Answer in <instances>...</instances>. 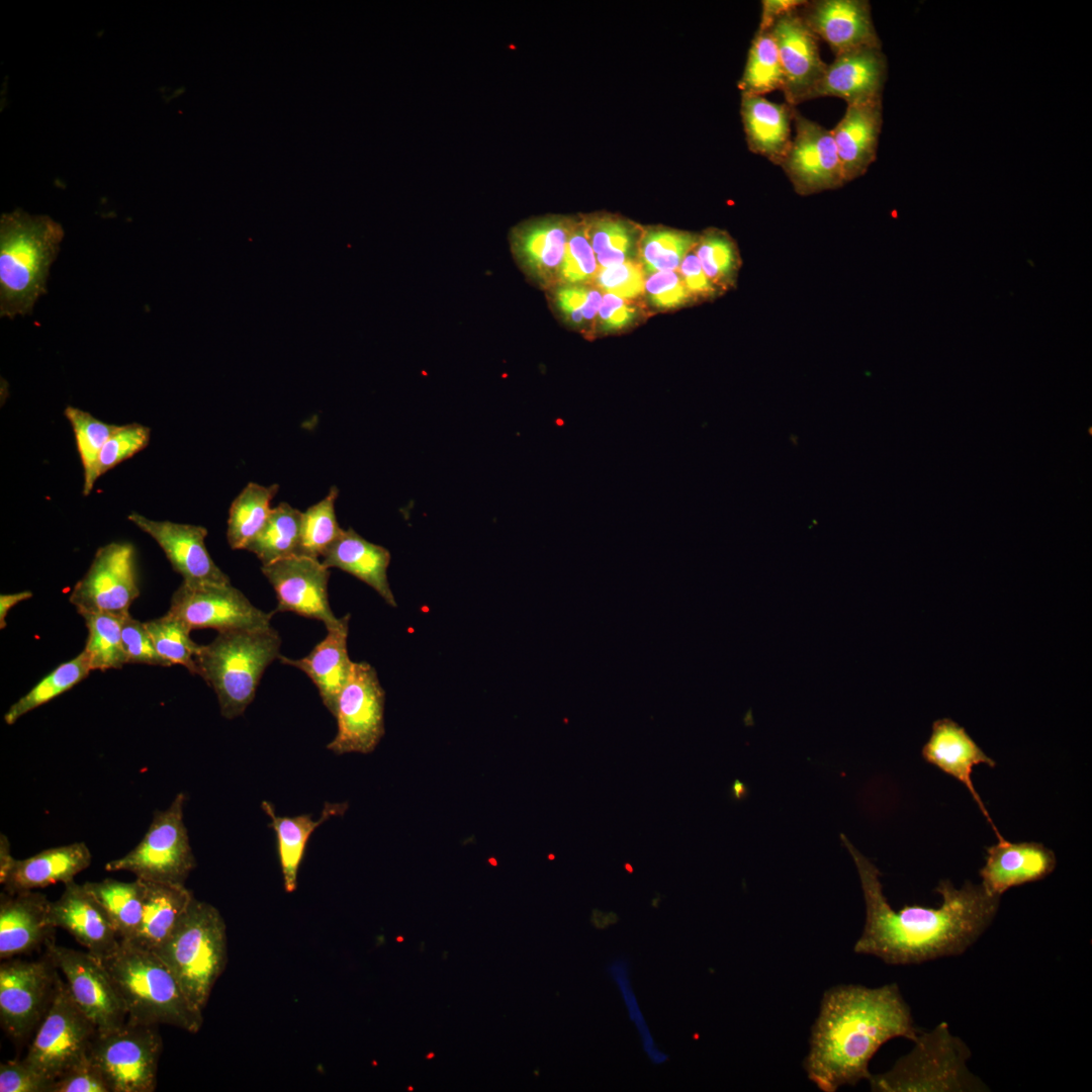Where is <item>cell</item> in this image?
I'll return each mask as SVG.
<instances>
[{
	"label": "cell",
	"instance_id": "6da1fadb",
	"mask_svg": "<svg viewBox=\"0 0 1092 1092\" xmlns=\"http://www.w3.org/2000/svg\"><path fill=\"white\" fill-rule=\"evenodd\" d=\"M859 876L866 903V923L853 951L871 954L888 965L905 966L956 957L969 949L994 920L1000 897L970 881L956 888L939 881L934 892L938 908L905 905L894 910L884 895L880 871L841 834Z\"/></svg>",
	"mask_w": 1092,
	"mask_h": 1092
},
{
	"label": "cell",
	"instance_id": "7a4b0ae2",
	"mask_svg": "<svg viewBox=\"0 0 1092 1092\" xmlns=\"http://www.w3.org/2000/svg\"><path fill=\"white\" fill-rule=\"evenodd\" d=\"M919 1032L896 983L836 985L823 994L803 1067L818 1089L835 1092L869 1080L870 1062L884 1043L896 1037L914 1041Z\"/></svg>",
	"mask_w": 1092,
	"mask_h": 1092
},
{
	"label": "cell",
	"instance_id": "3957f363",
	"mask_svg": "<svg viewBox=\"0 0 1092 1092\" xmlns=\"http://www.w3.org/2000/svg\"><path fill=\"white\" fill-rule=\"evenodd\" d=\"M127 1013V1020L200 1030L202 1011L186 996L169 967L154 952L120 940L102 959Z\"/></svg>",
	"mask_w": 1092,
	"mask_h": 1092
},
{
	"label": "cell",
	"instance_id": "277c9868",
	"mask_svg": "<svg viewBox=\"0 0 1092 1092\" xmlns=\"http://www.w3.org/2000/svg\"><path fill=\"white\" fill-rule=\"evenodd\" d=\"M64 231L48 215L21 209L4 213L0 220V314L14 318L27 314L46 293V282Z\"/></svg>",
	"mask_w": 1092,
	"mask_h": 1092
},
{
	"label": "cell",
	"instance_id": "5b68a950",
	"mask_svg": "<svg viewBox=\"0 0 1092 1092\" xmlns=\"http://www.w3.org/2000/svg\"><path fill=\"white\" fill-rule=\"evenodd\" d=\"M272 626L218 632L195 657L196 674L216 694L222 717L241 716L255 698L266 667L280 654Z\"/></svg>",
	"mask_w": 1092,
	"mask_h": 1092
},
{
	"label": "cell",
	"instance_id": "8992f818",
	"mask_svg": "<svg viewBox=\"0 0 1092 1092\" xmlns=\"http://www.w3.org/2000/svg\"><path fill=\"white\" fill-rule=\"evenodd\" d=\"M201 1011L228 963L225 922L211 904L192 899L169 937L154 951Z\"/></svg>",
	"mask_w": 1092,
	"mask_h": 1092
},
{
	"label": "cell",
	"instance_id": "52a82bcc",
	"mask_svg": "<svg viewBox=\"0 0 1092 1092\" xmlns=\"http://www.w3.org/2000/svg\"><path fill=\"white\" fill-rule=\"evenodd\" d=\"M913 1050L893 1068L869 1079L878 1092H966L987 1091V1086L968 1068L971 1052L953 1035L945 1022L930 1031H920Z\"/></svg>",
	"mask_w": 1092,
	"mask_h": 1092
},
{
	"label": "cell",
	"instance_id": "ba28073f",
	"mask_svg": "<svg viewBox=\"0 0 1092 1092\" xmlns=\"http://www.w3.org/2000/svg\"><path fill=\"white\" fill-rule=\"evenodd\" d=\"M185 794L156 811L139 844L122 857L105 864L108 872L126 871L149 882L184 885L195 868V857L184 824Z\"/></svg>",
	"mask_w": 1092,
	"mask_h": 1092
},
{
	"label": "cell",
	"instance_id": "9c48e42d",
	"mask_svg": "<svg viewBox=\"0 0 1092 1092\" xmlns=\"http://www.w3.org/2000/svg\"><path fill=\"white\" fill-rule=\"evenodd\" d=\"M162 1046L158 1024L126 1020L118 1029L97 1033L89 1059L104 1075L110 1092H153Z\"/></svg>",
	"mask_w": 1092,
	"mask_h": 1092
},
{
	"label": "cell",
	"instance_id": "30bf717a",
	"mask_svg": "<svg viewBox=\"0 0 1092 1092\" xmlns=\"http://www.w3.org/2000/svg\"><path fill=\"white\" fill-rule=\"evenodd\" d=\"M58 966L46 951L36 961L4 960L0 966V1023L22 1042L37 1029L62 984Z\"/></svg>",
	"mask_w": 1092,
	"mask_h": 1092
},
{
	"label": "cell",
	"instance_id": "8fae6325",
	"mask_svg": "<svg viewBox=\"0 0 1092 1092\" xmlns=\"http://www.w3.org/2000/svg\"><path fill=\"white\" fill-rule=\"evenodd\" d=\"M98 1030L74 1001L62 981L50 1010L39 1024L23 1061L55 1081L89 1060Z\"/></svg>",
	"mask_w": 1092,
	"mask_h": 1092
},
{
	"label": "cell",
	"instance_id": "7c38bea8",
	"mask_svg": "<svg viewBox=\"0 0 1092 1092\" xmlns=\"http://www.w3.org/2000/svg\"><path fill=\"white\" fill-rule=\"evenodd\" d=\"M384 705L385 692L375 668L367 662H353L338 698L334 715L338 729L328 749L336 754L372 752L384 735Z\"/></svg>",
	"mask_w": 1092,
	"mask_h": 1092
},
{
	"label": "cell",
	"instance_id": "4fadbf2b",
	"mask_svg": "<svg viewBox=\"0 0 1092 1092\" xmlns=\"http://www.w3.org/2000/svg\"><path fill=\"white\" fill-rule=\"evenodd\" d=\"M140 596L134 548L112 542L100 547L85 575L75 584L70 603L80 615L109 613L125 616Z\"/></svg>",
	"mask_w": 1092,
	"mask_h": 1092
},
{
	"label": "cell",
	"instance_id": "5bb4252c",
	"mask_svg": "<svg viewBox=\"0 0 1092 1092\" xmlns=\"http://www.w3.org/2000/svg\"><path fill=\"white\" fill-rule=\"evenodd\" d=\"M44 947L65 976L74 1001L99 1033L118 1029L126 1022L124 1006L99 960L88 951L58 945L53 937Z\"/></svg>",
	"mask_w": 1092,
	"mask_h": 1092
},
{
	"label": "cell",
	"instance_id": "9a60e30c",
	"mask_svg": "<svg viewBox=\"0 0 1092 1092\" xmlns=\"http://www.w3.org/2000/svg\"><path fill=\"white\" fill-rule=\"evenodd\" d=\"M168 613L191 630L212 628L218 632L269 627L273 616L252 605L232 583L182 582L172 596Z\"/></svg>",
	"mask_w": 1092,
	"mask_h": 1092
},
{
	"label": "cell",
	"instance_id": "2e32d148",
	"mask_svg": "<svg viewBox=\"0 0 1092 1092\" xmlns=\"http://www.w3.org/2000/svg\"><path fill=\"white\" fill-rule=\"evenodd\" d=\"M793 122L796 133L781 167L795 190L806 195L845 183L831 130L796 108Z\"/></svg>",
	"mask_w": 1092,
	"mask_h": 1092
},
{
	"label": "cell",
	"instance_id": "e0dca14e",
	"mask_svg": "<svg viewBox=\"0 0 1092 1092\" xmlns=\"http://www.w3.org/2000/svg\"><path fill=\"white\" fill-rule=\"evenodd\" d=\"M262 572L275 589L276 611L320 620L327 629L340 622L329 603V568L318 559L293 555L262 565Z\"/></svg>",
	"mask_w": 1092,
	"mask_h": 1092
},
{
	"label": "cell",
	"instance_id": "ac0fdd59",
	"mask_svg": "<svg viewBox=\"0 0 1092 1092\" xmlns=\"http://www.w3.org/2000/svg\"><path fill=\"white\" fill-rule=\"evenodd\" d=\"M127 519L158 543L173 569L182 576L184 583H231L229 576L219 569L208 553L204 543L207 530L204 527L150 520L135 512L130 513Z\"/></svg>",
	"mask_w": 1092,
	"mask_h": 1092
},
{
	"label": "cell",
	"instance_id": "d6986e66",
	"mask_svg": "<svg viewBox=\"0 0 1092 1092\" xmlns=\"http://www.w3.org/2000/svg\"><path fill=\"white\" fill-rule=\"evenodd\" d=\"M576 218L545 215L515 225L510 234L514 257L523 271L543 286H555L568 238Z\"/></svg>",
	"mask_w": 1092,
	"mask_h": 1092
},
{
	"label": "cell",
	"instance_id": "ffe728a7",
	"mask_svg": "<svg viewBox=\"0 0 1092 1092\" xmlns=\"http://www.w3.org/2000/svg\"><path fill=\"white\" fill-rule=\"evenodd\" d=\"M770 31L785 75L783 93L786 102L796 107L807 101L827 64L820 56L818 37L805 24L798 9L780 17Z\"/></svg>",
	"mask_w": 1092,
	"mask_h": 1092
},
{
	"label": "cell",
	"instance_id": "44dd1931",
	"mask_svg": "<svg viewBox=\"0 0 1092 1092\" xmlns=\"http://www.w3.org/2000/svg\"><path fill=\"white\" fill-rule=\"evenodd\" d=\"M798 13L834 56L859 48H882L867 0L806 1Z\"/></svg>",
	"mask_w": 1092,
	"mask_h": 1092
},
{
	"label": "cell",
	"instance_id": "7402d4cb",
	"mask_svg": "<svg viewBox=\"0 0 1092 1092\" xmlns=\"http://www.w3.org/2000/svg\"><path fill=\"white\" fill-rule=\"evenodd\" d=\"M888 62L882 48L866 47L835 56L807 97H838L846 104L883 98Z\"/></svg>",
	"mask_w": 1092,
	"mask_h": 1092
},
{
	"label": "cell",
	"instance_id": "603a6c76",
	"mask_svg": "<svg viewBox=\"0 0 1092 1092\" xmlns=\"http://www.w3.org/2000/svg\"><path fill=\"white\" fill-rule=\"evenodd\" d=\"M48 922L72 934L89 953L101 961L119 945L120 937L97 900L74 880L65 884L59 899L51 901Z\"/></svg>",
	"mask_w": 1092,
	"mask_h": 1092
},
{
	"label": "cell",
	"instance_id": "cb8c5ba5",
	"mask_svg": "<svg viewBox=\"0 0 1092 1092\" xmlns=\"http://www.w3.org/2000/svg\"><path fill=\"white\" fill-rule=\"evenodd\" d=\"M921 754L925 761L951 776L968 789L998 841L1005 839L994 824L972 780L976 765L987 764L994 767L996 761L981 749L967 730L950 718L935 720Z\"/></svg>",
	"mask_w": 1092,
	"mask_h": 1092
},
{
	"label": "cell",
	"instance_id": "d4e9b609",
	"mask_svg": "<svg viewBox=\"0 0 1092 1092\" xmlns=\"http://www.w3.org/2000/svg\"><path fill=\"white\" fill-rule=\"evenodd\" d=\"M1056 866L1055 852L1042 843L1003 839L986 847L985 864L979 874L985 891L1001 897L1013 887L1046 878Z\"/></svg>",
	"mask_w": 1092,
	"mask_h": 1092
},
{
	"label": "cell",
	"instance_id": "484cf974",
	"mask_svg": "<svg viewBox=\"0 0 1092 1092\" xmlns=\"http://www.w3.org/2000/svg\"><path fill=\"white\" fill-rule=\"evenodd\" d=\"M50 903L46 895L33 890L1 894V960L29 953L52 937L54 928L48 922Z\"/></svg>",
	"mask_w": 1092,
	"mask_h": 1092
},
{
	"label": "cell",
	"instance_id": "4316f807",
	"mask_svg": "<svg viewBox=\"0 0 1092 1092\" xmlns=\"http://www.w3.org/2000/svg\"><path fill=\"white\" fill-rule=\"evenodd\" d=\"M882 125L883 98H879L847 104L842 118L830 129L845 182L863 175L876 161Z\"/></svg>",
	"mask_w": 1092,
	"mask_h": 1092
},
{
	"label": "cell",
	"instance_id": "83f0119b",
	"mask_svg": "<svg viewBox=\"0 0 1092 1092\" xmlns=\"http://www.w3.org/2000/svg\"><path fill=\"white\" fill-rule=\"evenodd\" d=\"M349 621L350 615L347 614L340 618L338 625L327 629L325 639L316 644L307 656L291 659L280 655L278 658L283 664L294 666L307 674L317 688L324 705L333 715L339 695L352 672L353 661L349 658L347 649Z\"/></svg>",
	"mask_w": 1092,
	"mask_h": 1092
},
{
	"label": "cell",
	"instance_id": "f1b7e54d",
	"mask_svg": "<svg viewBox=\"0 0 1092 1092\" xmlns=\"http://www.w3.org/2000/svg\"><path fill=\"white\" fill-rule=\"evenodd\" d=\"M91 860V852L84 842L52 847L24 859L15 858L0 883L4 886V892L10 894L57 883L65 885L86 870Z\"/></svg>",
	"mask_w": 1092,
	"mask_h": 1092
},
{
	"label": "cell",
	"instance_id": "f546056e",
	"mask_svg": "<svg viewBox=\"0 0 1092 1092\" xmlns=\"http://www.w3.org/2000/svg\"><path fill=\"white\" fill-rule=\"evenodd\" d=\"M795 108L787 102L741 94L740 114L749 151L781 166L792 143Z\"/></svg>",
	"mask_w": 1092,
	"mask_h": 1092
},
{
	"label": "cell",
	"instance_id": "4dcf8cb0",
	"mask_svg": "<svg viewBox=\"0 0 1092 1092\" xmlns=\"http://www.w3.org/2000/svg\"><path fill=\"white\" fill-rule=\"evenodd\" d=\"M322 557L326 567H337L354 575L371 586L389 606H397L387 578L391 556L386 548L367 541L349 528Z\"/></svg>",
	"mask_w": 1092,
	"mask_h": 1092
},
{
	"label": "cell",
	"instance_id": "1f68e13d",
	"mask_svg": "<svg viewBox=\"0 0 1092 1092\" xmlns=\"http://www.w3.org/2000/svg\"><path fill=\"white\" fill-rule=\"evenodd\" d=\"M144 884L142 923L135 936L126 942L155 951L169 937L194 896L184 885L149 881Z\"/></svg>",
	"mask_w": 1092,
	"mask_h": 1092
},
{
	"label": "cell",
	"instance_id": "d6a6232c",
	"mask_svg": "<svg viewBox=\"0 0 1092 1092\" xmlns=\"http://www.w3.org/2000/svg\"><path fill=\"white\" fill-rule=\"evenodd\" d=\"M347 808V803H326L320 818L314 820L309 814L294 817L278 816L270 802H262V809L270 818V826L276 833L278 856L286 892L292 893L297 888L299 866L311 833L328 819L343 815Z\"/></svg>",
	"mask_w": 1092,
	"mask_h": 1092
},
{
	"label": "cell",
	"instance_id": "836d02e7",
	"mask_svg": "<svg viewBox=\"0 0 1092 1092\" xmlns=\"http://www.w3.org/2000/svg\"><path fill=\"white\" fill-rule=\"evenodd\" d=\"M83 885L104 909L120 940L130 941L138 933L143 919L144 881L135 879L133 882H121L105 879Z\"/></svg>",
	"mask_w": 1092,
	"mask_h": 1092
},
{
	"label": "cell",
	"instance_id": "e575fe53",
	"mask_svg": "<svg viewBox=\"0 0 1092 1092\" xmlns=\"http://www.w3.org/2000/svg\"><path fill=\"white\" fill-rule=\"evenodd\" d=\"M302 513L286 503L273 508L260 532L245 550L253 552L262 565L297 555Z\"/></svg>",
	"mask_w": 1092,
	"mask_h": 1092
},
{
	"label": "cell",
	"instance_id": "d590c367",
	"mask_svg": "<svg viewBox=\"0 0 1092 1092\" xmlns=\"http://www.w3.org/2000/svg\"><path fill=\"white\" fill-rule=\"evenodd\" d=\"M278 484L269 486L249 482L230 508L226 538L232 549H245L260 532L271 512L270 503Z\"/></svg>",
	"mask_w": 1092,
	"mask_h": 1092
},
{
	"label": "cell",
	"instance_id": "8d00e7d4",
	"mask_svg": "<svg viewBox=\"0 0 1092 1092\" xmlns=\"http://www.w3.org/2000/svg\"><path fill=\"white\" fill-rule=\"evenodd\" d=\"M785 87V75L770 29L756 31L738 88L741 94L763 96Z\"/></svg>",
	"mask_w": 1092,
	"mask_h": 1092
},
{
	"label": "cell",
	"instance_id": "74e56055",
	"mask_svg": "<svg viewBox=\"0 0 1092 1092\" xmlns=\"http://www.w3.org/2000/svg\"><path fill=\"white\" fill-rule=\"evenodd\" d=\"M90 671L92 670L84 651L73 659L60 664L41 678L27 694L10 706L4 715L5 723L8 725L14 724L26 713L71 690L85 679Z\"/></svg>",
	"mask_w": 1092,
	"mask_h": 1092
},
{
	"label": "cell",
	"instance_id": "f35d334b",
	"mask_svg": "<svg viewBox=\"0 0 1092 1092\" xmlns=\"http://www.w3.org/2000/svg\"><path fill=\"white\" fill-rule=\"evenodd\" d=\"M88 630L84 648L91 670L118 669L126 664L122 647L121 625L124 616L109 613L81 615Z\"/></svg>",
	"mask_w": 1092,
	"mask_h": 1092
},
{
	"label": "cell",
	"instance_id": "ab89813d",
	"mask_svg": "<svg viewBox=\"0 0 1092 1092\" xmlns=\"http://www.w3.org/2000/svg\"><path fill=\"white\" fill-rule=\"evenodd\" d=\"M586 234L601 268L628 261L635 246L637 230L633 223L613 215L584 218Z\"/></svg>",
	"mask_w": 1092,
	"mask_h": 1092
},
{
	"label": "cell",
	"instance_id": "60d3db41",
	"mask_svg": "<svg viewBox=\"0 0 1092 1092\" xmlns=\"http://www.w3.org/2000/svg\"><path fill=\"white\" fill-rule=\"evenodd\" d=\"M64 414L74 431L84 470L83 493L88 495L98 479L96 465L100 451L118 426L102 422L88 412L74 406H67Z\"/></svg>",
	"mask_w": 1092,
	"mask_h": 1092
},
{
	"label": "cell",
	"instance_id": "b9f144b4",
	"mask_svg": "<svg viewBox=\"0 0 1092 1092\" xmlns=\"http://www.w3.org/2000/svg\"><path fill=\"white\" fill-rule=\"evenodd\" d=\"M145 625L156 651L168 666L179 664L196 674L195 657L201 645L191 639L192 630L183 621L167 612Z\"/></svg>",
	"mask_w": 1092,
	"mask_h": 1092
},
{
	"label": "cell",
	"instance_id": "7bdbcfd3",
	"mask_svg": "<svg viewBox=\"0 0 1092 1092\" xmlns=\"http://www.w3.org/2000/svg\"><path fill=\"white\" fill-rule=\"evenodd\" d=\"M338 495L339 489L333 485L325 498L302 513L297 555L318 559L343 534L335 514Z\"/></svg>",
	"mask_w": 1092,
	"mask_h": 1092
},
{
	"label": "cell",
	"instance_id": "ee69618b",
	"mask_svg": "<svg viewBox=\"0 0 1092 1092\" xmlns=\"http://www.w3.org/2000/svg\"><path fill=\"white\" fill-rule=\"evenodd\" d=\"M695 242V236L686 232L666 229L647 231L640 245L645 272L653 274L675 270Z\"/></svg>",
	"mask_w": 1092,
	"mask_h": 1092
},
{
	"label": "cell",
	"instance_id": "f6af8a7d",
	"mask_svg": "<svg viewBox=\"0 0 1092 1092\" xmlns=\"http://www.w3.org/2000/svg\"><path fill=\"white\" fill-rule=\"evenodd\" d=\"M597 260L584 219H576L568 238L556 285H579L595 276ZM554 286V287H555Z\"/></svg>",
	"mask_w": 1092,
	"mask_h": 1092
},
{
	"label": "cell",
	"instance_id": "bcb514c9",
	"mask_svg": "<svg viewBox=\"0 0 1092 1092\" xmlns=\"http://www.w3.org/2000/svg\"><path fill=\"white\" fill-rule=\"evenodd\" d=\"M607 970L610 977L616 983L619 989L629 1018L638 1031L642 1048L646 1053L648 1059L655 1065L665 1063L668 1057L657 1046L656 1042L654 1041V1038L650 1032L648 1024L644 1019L637 998L635 996L632 982L630 980V969L628 962L624 959H616L609 964Z\"/></svg>",
	"mask_w": 1092,
	"mask_h": 1092
},
{
	"label": "cell",
	"instance_id": "7dc6e473",
	"mask_svg": "<svg viewBox=\"0 0 1092 1092\" xmlns=\"http://www.w3.org/2000/svg\"><path fill=\"white\" fill-rule=\"evenodd\" d=\"M150 438L151 430L144 425L131 423L118 426L100 451L96 465L97 478L144 450Z\"/></svg>",
	"mask_w": 1092,
	"mask_h": 1092
},
{
	"label": "cell",
	"instance_id": "c3c4849f",
	"mask_svg": "<svg viewBox=\"0 0 1092 1092\" xmlns=\"http://www.w3.org/2000/svg\"><path fill=\"white\" fill-rule=\"evenodd\" d=\"M554 288V304L567 323L579 327L594 321L603 300L600 291L580 285H558Z\"/></svg>",
	"mask_w": 1092,
	"mask_h": 1092
},
{
	"label": "cell",
	"instance_id": "681fc988",
	"mask_svg": "<svg viewBox=\"0 0 1092 1092\" xmlns=\"http://www.w3.org/2000/svg\"><path fill=\"white\" fill-rule=\"evenodd\" d=\"M697 257L703 271L713 281L728 278L735 267L732 243L718 232H711L700 241Z\"/></svg>",
	"mask_w": 1092,
	"mask_h": 1092
},
{
	"label": "cell",
	"instance_id": "f907efd6",
	"mask_svg": "<svg viewBox=\"0 0 1092 1092\" xmlns=\"http://www.w3.org/2000/svg\"><path fill=\"white\" fill-rule=\"evenodd\" d=\"M121 640L126 663L168 666L156 651L145 622L133 619L129 614L122 619Z\"/></svg>",
	"mask_w": 1092,
	"mask_h": 1092
},
{
	"label": "cell",
	"instance_id": "816d5d0a",
	"mask_svg": "<svg viewBox=\"0 0 1092 1092\" xmlns=\"http://www.w3.org/2000/svg\"><path fill=\"white\" fill-rule=\"evenodd\" d=\"M596 282L607 293L622 298H631L642 293L644 278L639 267L627 261L622 264L601 268L596 275Z\"/></svg>",
	"mask_w": 1092,
	"mask_h": 1092
},
{
	"label": "cell",
	"instance_id": "f5cc1de1",
	"mask_svg": "<svg viewBox=\"0 0 1092 1092\" xmlns=\"http://www.w3.org/2000/svg\"><path fill=\"white\" fill-rule=\"evenodd\" d=\"M54 1081L43 1077L22 1061L0 1065L1 1092H51Z\"/></svg>",
	"mask_w": 1092,
	"mask_h": 1092
},
{
	"label": "cell",
	"instance_id": "db71d44e",
	"mask_svg": "<svg viewBox=\"0 0 1092 1092\" xmlns=\"http://www.w3.org/2000/svg\"><path fill=\"white\" fill-rule=\"evenodd\" d=\"M51 1092H110L100 1069L90 1059L57 1078Z\"/></svg>",
	"mask_w": 1092,
	"mask_h": 1092
},
{
	"label": "cell",
	"instance_id": "11a10c76",
	"mask_svg": "<svg viewBox=\"0 0 1092 1092\" xmlns=\"http://www.w3.org/2000/svg\"><path fill=\"white\" fill-rule=\"evenodd\" d=\"M644 288L651 303L659 308L678 306L689 297L686 285L673 271L653 273L646 280Z\"/></svg>",
	"mask_w": 1092,
	"mask_h": 1092
},
{
	"label": "cell",
	"instance_id": "9f6ffc18",
	"mask_svg": "<svg viewBox=\"0 0 1092 1092\" xmlns=\"http://www.w3.org/2000/svg\"><path fill=\"white\" fill-rule=\"evenodd\" d=\"M636 311L626 301L615 294L606 293L599 309V316L604 330H620L628 326Z\"/></svg>",
	"mask_w": 1092,
	"mask_h": 1092
},
{
	"label": "cell",
	"instance_id": "6f0895ef",
	"mask_svg": "<svg viewBox=\"0 0 1092 1092\" xmlns=\"http://www.w3.org/2000/svg\"><path fill=\"white\" fill-rule=\"evenodd\" d=\"M680 271L688 290L698 294L712 293L714 287L702 269L695 254H687L680 264Z\"/></svg>",
	"mask_w": 1092,
	"mask_h": 1092
},
{
	"label": "cell",
	"instance_id": "680465c9",
	"mask_svg": "<svg viewBox=\"0 0 1092 1092\" xmlns=\"http://www.w3.org/2000/svg\"><path fill=\"white\" fill-rule=\"evenodd\" d=\"M806 3L805 0H763L761 1V16L757 31H766L783 15L797 10Z\"/></svg>",
	"mask_w": 1092,
	"mask_h": 1092
},
{
	"label": "cell",
	"instance_id": "91938a15",
	"mask_svg": "<svg viewBox=\"0 0 1092 1092\" xmlns=\"http://www.w3.org/2000/svg\"><path fill=\"white\" fill-rule=\"evenodd\" d=\"M32 597L30 590H22L20 593L1 595L0 596V628L6 627V616L9 610L19 604L22 601H26Z\"/></svg>",
	"mask_w": 1092,
	"mask_h": 1092
},
{
	"label": "cell",
	"instance_id": "94428289",
	"mask_svg": "<svg viewBox=\"0 0 1092 1092\" xmlns=\"http://www.w3.org/2000/svg\"><path fill=\"white\" fill-rule=\"evenodd\" d=\"M14 857L10 853V845L5 835L1 834L0 840V882L4 880L9 872Z\"/></svg>",
	"mask_w": 1092,
	"mask_h": 1092
}]
</instances>
